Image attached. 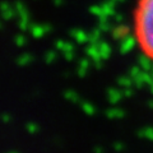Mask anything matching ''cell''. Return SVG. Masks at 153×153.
I'll return each instance as SVG.
<instances>
[{
  "mask_svg": "<svg viewBox=\"0 0 153 153\" xmlns=\"http://www.w3.org/2000/svg\"><path fill=\"white\" fill-rule=\"evenodd\" d=\"M134 37L143 55L153 61V0H138L134 12Z\"/></svg>",
  "mask_w": 153,
  "mask_h": 153,
  "instance_id": "obj_1",
  "label": "cell"
},
{
  "mask_svg": "<svg viewBox=\"0 0 153 153\" xmlns=\"http://www.w3.org/2000/svg\"><path fill=\"white\" fill-rule=\"evenodd\" d=\"M121 41H123V44L120 46V51L124 52V54L128 52L129 50L131 49V46L134 45V42H137L135 41V37H134V38H131V37H124Z\"/></svg>",
  "mask_w": 153,
  "mask_h": 153,
  "instance_id": "obj_2",
  "label": "cell"
},
{
  "mask_svg": "<svg viewBox=\"0 0 153 153\" xmlns=\"http://www.w3.org/2000/svg\"><path fill=\"white\" fill-rule=\"evenodd\" d=\"M98 51H100V55H101V59H106L110 54V47L107 44L102 42V44H100V46H98Z\"/></svg>",
  "mask_w": 153,
  "mask_h": 153,
  "instance_id": "obj_3",
  "label": "cell"
},
{
  "mask_svg": "<svg viewBox=\"0 0 153 153\" xmlns=\"http://www.w3.org/2000/svg\"><path fill=\"white\" fill-rule=\"evenodd\" d=\"M126 31H128L126 27H117L116 30H115V32H114V36L116 38H120V40H123V38L126 36V33H128Z\"/></svg>",
  "mask_w": 153,
  "mask_h": 153,
  "instance_id": "obj_4",
  "label": "cell"
},
{
  "mask_svg": "<svg viewBox=\"0 0 153 153\" xmlns=\"http://www.w3.org/2000/svg\"><path fill=\"white\" fill-rule=\"evenodd\" d=\"M120 97H121V94L119 93L117 91H110L108 92V98H110V101L111 102H116Z\"/></svg>",
  "mask_w": 153,
  "mask_h": 153,
  "instance_id": "obj_5",
  "label": "cell"
},
{
  "mask_svg": "<svg viewBox=\"0 0 153 153\" xmlns=\"http://www.w3.org/2000/svg\"><path fill=\"white\" fill-rule=\"evenodd\" d=\"M73 35H74V37L76 38V41H78V42H85V41H87V36H85L82 31L73 32Z\"/></svg>",
  "mask_w": 153,
  "mask_h": 153,
  "instance_id": "obj_6",
  "label": "cell"
},
{
  "mask_svg": "<svg viewBox=\"0 0 153 153\" xmlns=\"http://www.w3.org/2000/svg\"><path fill=\"white\" fill-rule=\"evenodd\" d=\"M44 32H46V31H44V28L40 27V26H36V27L32 28V33H33V36L35 37H40Z\"/></svg>",
  "mask_w": 153,
  "mask_h": 153,
  "instance_id": "obj_7",
  "label": "cell"
},
{
  "mask_svg": "<svg viewBox=\"0 0 153 153\" xmlns=\"http://www.w3.org/2000/svg\"><path fill=\"white\" fill-rule=\"evenodd\" d=\"M107 115L110 117H116V116H121V111H119V110H108L107 111Z\"/></svg>",
  "mask_w": 153,
  "mask_h": 153,
  "instance_id": "obj_8",
  "label": "cell"
},
{
  "mask_svg": "<svg viewBox=\"0 0 153 153\" xmlns=\"http://www.w3.org/2000/svg\"><path fill=\"white\" fill-rule=\"evenodd\" d=\"M119 84L125 85V87H129V85H130V80L126 79V78H120V79H119Z\"/></svg>",
  "mask_w": 153,
  "mask_h": 153,
  "instance_id": "obj_9",
  "label": "cell"
},
{
  "mask_svg": "<svg viewBox=\"0 0 153 153\" xmlns=\"http://www.w3.org/2000/svg\"><path fill=\"white\" fill-rule=\"evenodd\" d=\"M28 60H30V56H28V55H23L22 57H19V59H18V63L19 64H26V63H28Z\"/></svg>",
  "mask_w": 153,
  "mask_h": 153,
  "instance_id": "obj_10",
  "label": "cell"
},
{
  "mask_svg": "<svg viewBox=\"0 0 153 153\" xmlns=\"http://www.w3.org/2000/svg\"><path fill=\"white\" fill-rule=\"evenodd\" d=\"M144 135L148 137L149 139H153V129H151V128L146 129V130H144Z\"/></svg>",
  "mask_w": 153,
  "mask_h": 153,
  "instance_id": "obj_11",
  "label": "cell"
},
{
  "mask_svg": "<svg viewBox=\"0 0 153 153\" xmlns=\"http://www.w3.org/2000/svg\"><path fill=\"white\" fill-rule=\"evenodd\" d=\"M83 108L87 111V114H93V107H91L88 103H84L83 105Z\"/></svg>",
  "mask_w": 153,
  "mask_h": 153,
  "instance_id": "obj_12",
  "label": "cell"
},
{
  "mask_svg": "<svg viewBox=\"0 0 153 153\" xmlns=\"http://www.w3.org/2000/svg\"><path fill=\"white\" fill-rule=\"evenodd\" d=\"M16 41H17V45H23V44H25V38L19 37V36L16 38Z\"/></svg>",
  "mask_w": 153,
  "mask_h": 153,
  "instance_id": "obj_13",
  "label": "cell"
},
{
  "mask_svg": "<svg viewBox=\"0 0 153 153\" xmlns=\"http://www.w3.org/2000/svg\"><path fill=\"white\" fill-rule=\"evenodd\" d=\"M54 56H55V55H54V52H50V54L47 55V57H46V59H47V61H49V63H50V59L52 60V59H54Z\"/></svg>",
  "mask_w": 153,
  "mask_h": 153,
  "instance_id": "obj_14",
  "label": "cell"
},
{
  "mask_svg": "<svg viewBox=\"0 0 153 153\" xmlns=\"http://www.w3.org/2000/svg\"><path fill=\"white\" fill-rule=\"evenodd\" d=\"M28 130L33 133V130H35V126H33V125H28Z\"/></svg>",
  "mask_w": 153,
  "mask_h": 153,
  "instance_id": "obj_15",
  "label": "cell"
}]
</instances>
